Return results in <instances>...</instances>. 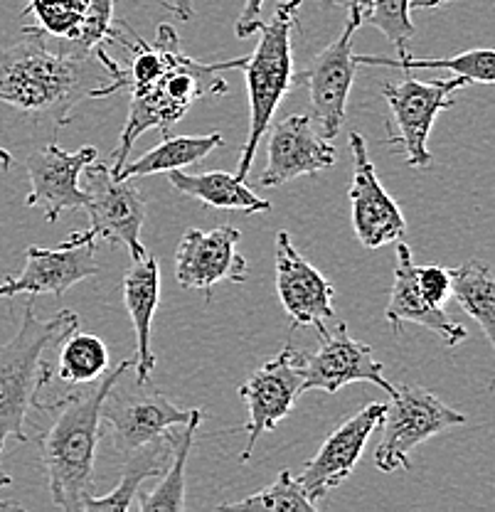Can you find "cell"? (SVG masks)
I'll use <instances>...</instances> for the list:
<instances>
[{"mask_svg":"<svg viewBox=\"0 0 495 512\" xmlns=\"http://www.w3.org/2000/svg\"><path fill=\"white\" fill-rule=\"evenodd\" d=\"M131 370L133 357L106 370L99 380L74 384L77 389H69L55 404L40 402L37 407L40 412L52 414V426L40 439V458L55 508L82 512V505L97 495L94 463L101 441V402L114 382Z\"/></svg>","mask_w":495,"mask_h":512,"instance_id":"6da1fadb","label":"cell"},{"mask_svg":"<svg viewBox=\"0 0 495 512\" xmlns=\"http://www.w3.org/2000/svg\"><path fill=\"white\" fill-rule=\"evenodd\" d=\"M25 40L0 52V101L35 121H52L65 126L74 106L99 82H109L106 67L97 52L74 57L69 52H52L45 32L23 25Z\"/></svg>","mask_w":495,"mask_h":512,"instance_id":"7a4b0ae2","label":"cell"},{"mask_svg":"<svg viewBox=\"0 0 495 512\" xmlns=\"http://www.w3.org/2000/svg\"><path fill=\"white\" fill-rule=\"evenodd\" d=\"M77 328L79 316L69 308L55 313L50 320L37 318L30 296L20 316L18 333L0 345V490L13 483L3 468L5 441H28L25 421L30 409L40 407L37 394L50 382V352L57 350V345ZM0 508H18V505L0 500Z\"/></svg>","mask_w":495,"mask_h":512,"instance_id":"3957f363","label":"cell"},{"mask_svg":"<svg viewBox=\"0 0 495 512\" xmlns=\"http://www.w3.org/2000/svg\"><path fill=\"white\" fill-rule=\"evenodd\" d=\"M303 0H284L274 8L269 20L259 23V45L244 62L242 72L247 77L249 92V133L239 153L237 178L247 183L257 156L259 141L274 119L284 96L294 84V30L298 28V10Z\"/></svg>","mask_w":495,"mask_h":512,"instance_id":"277c9868","label":"cell"},{"mask_svg":"<svg viewBox=\"0 0 495 512\" xmlns=\"http://www.w3.org/2000/svg\"><path fill=\"white\" fill-rule=\"evenodd\" d=\"M247 57L227 62H200L180 52L178 60L168 67V72L153 84L151 89L141 94H131L129 119H126L124 131L119 136V146L111 153V170L119 173L121 165L131 156L138 138L151 128H161L163 133L170 126L178 124L190 106L202 96H222L230 92V84L222 77L230 69H242Z\"/></svg>","mask_w":495,"mask_h":512,"instance_id":"5b68a950","label":"cell"},{"mask_svg":"<svg viewBox=\"0 0 495 512\" xmlns=\"http://www.w3.org/2000/svg\"><path fill=\"white\" fill-rule=\"evenodd\" d=\"M84 195L87 205L84 212L89 215L87 232H72L62 244L77 247V244H124L131 259H143L146 247L141 242L143 217H146V195L136 188L133 178H119L109 163L92 160L82 170Z\"/></svg>","mask_w":495,"mask_h":512,"instance_id":"8992f818","label":"cell"},{"mask_svg":"<svg viewBox=\"0 0 495 512\" xmlns=\"http://www.w3.org/2000/svg\"><path fill=\"white\" fill-rule=\"evenodd\" d=\"M392 404L382 414V439L375 448V466L382 473L409 471V456L424 441L434 439L451 426L466 424V414L446 407L429 389L399 384L390 392Z\"/></svg>","mask_w":495,"mask_h":512,"instance_id":"52a82bcc","label":"cell"},{"mask_svg":"<svg viewBox=\"0 0 495 512\" xmlns=\"http://www.w3.org/2000/svg\"><path fill=\"white\" fill-rule=\"evenodd\" d=\"M363 25V8L353 5L348 8V20H345L343 32L323 47L313 57L311 67L294 74V84H306L308 87V119L316 126L323 138H335L345 124V109H348V96L353 89L355 62L353 37Z\"/></svg>","mask_w":495,"mask_h":512,"instance_id":"ba28073f","label":"cell"},{"mask_svg":"<svg viewBox=\"0 0 495 512\" xmlns=\"http://www.w3.org/2000/svg\"><path fill=\"white\" fill-rule=\"evenodd\" d=\"M466 79H436V82H419L407 77L399 84H382L380 92L387 99L392 111V126L387 143L404 153L409 168H429L431 151L427 146L431 126L441 111L451 109V94L466 87Z\"/></svg>","mask_w":495,"mask_h":512,"instance_id":"9c48e42d","label":"cell"},{"mask_svg":"<svg viewBox=\"0 0 495 512\" xmlns=\"http://www.w3.org/2000/svg\"><path fill=\"white\" fill-rule=\"evenodd\" d=\"M318 340L321 345L316 352L296 350L303 392L321 389V392L335 394L353 382H372L385 389L387 394L395 389V384L382 375L385 367L375 360L370 345L355 340L343 320H338V325L326 335H318Z\"/></svg>","mask_w":495,"mask_h":512,"instance_id":"30bf717a","label":"cell"},{"mask_svg":"<svg viewBox=\"0 0 495 512\" xmlns=\"http://www.w3.org/2000/svg\"><path fill=\"white\" fill-rule=\"evenodd\" d=\"M242 232L232 224L202 232L188 229L175 254V279L183 288H195L210 301L212 288L222 281L242 284L249 279V264L237 252Z\"/></svg>","mask_w":495,"mask_h":512,"instance_id":"8fae6325","label":"cell"},{"mask_svg":"<svg viewBox=\"0 0 495 512\" xmlns=\"http://www.w3.org/2000/svg\"><path fill=\"white\" fill-rule=\"evenodd\" d=\"M303 394V377L298 370L296 348L286 345L274 360L259 367L247 382L239 387V397L249 407V421L244 424L247 431V446H244L242 461H249L254 446L266 431L276 429L279 421L291 414L298 397Z\"/></svg>","mask_w":495,"mask_h":512,"instance_id":"7c38bea8","label":"cell"},{"mask_svg":"<svg viewBox=\"0 0 495 512\" xmlns=\"http://www.w3.org/2000/svg\"><path fill=\"white\" fill-rule=\"evenodd\" d=\"M350 153H353V183H350L348 197L355 237L367 249H380L390 242H399L407 232V222L397 202L377 178L363 133H350Z\"/></svg>","mask_w":495,"mask_h":512,"instance_id":"4fadbf2b","label":"cell"},{"mask_svg":"<svg viewBox=\"0 0 495 512\" xmlns=\"http://www.w3.org/2000/svg\"><path fill=\"white\" fill-rule=\"evenodd\" d=\"M101 419L109 421L114 429L116 451L129 456L138 448L161 441L173 426L185 424L190 419V409L183 412L161 392H133L114 382L101 402Z\"/></svg>","mask_w":495,"mask_h":512,"instance_id":"5bb4252c","label":"cell"},{"mask_svg":"<svg viewBox=\"0 0 495 512\" xmlns=\"http://www.w3.org/2000/svg\"><path fill=\"white\" fill-rule=\"evenodd\" d=\"M276 293L294 328L311 325L318 328V335L328 333L326 320L335 318V288L303 259L286 229L276 234Z\"/></svg>","mask_w":495,"mask_h":512,"instance_id":"9a60e30c","label":"cell"},{"mask_svg":"<svg viewBox=\"0 0 495 512\" xmlns=\"http://www.w3.org/2000/svg\"><path fill=\"white\" fill-rule=\"evenodd\" d=\"M99 153L94 146H84L79 151L69 153L57 143H47L45 148H37L25 160L33 190L25 197L28 207H40L47 222H57L65 210H84L87 195H84L79 178L82 170Z\"/></svg>","mask_w":495,"mask_h":512,"instance_id":"2e32d148","label":"cell"},{"mask_svg":"<svg viewBox=\"0 0 495 512\" xmlns=\"http://www.w3.org/2000/svg\"><path fill=\"white\" fill-rule=\"evenodd\" d=\"M385 407L387 404L372 402L365 409H360L358 414L350 416L343 426H338L323 441L316 456L306 463V468L296 480L313 503L318 505L321 500H326L330 490L338 488L345 478H350L353 468L363 458L367 439L380 426Z\"/></svg>","mask_w":495,"mask_h":512,"instance_id":"e0dca14e","label":"cell"},{"mask_svg":"<svg viewBox=\"0 0 495 512\" xmlns=\"http://www.w3.org/2000/svg\"><path fill=\"white\" fill-rule=\"evenodd\" d=\"M101 271L97 261V244H77L55 249L28 247L25 266L18 276L0 281V298L10 296H65L72 286L92 279Z\"/></svg>","mask_w":495,"mask_h":512,"instance_id":"ac0fdd59","label":"cell"},{"mask_svg":"<svg viewBox=\"0 0 495 512\" xmlns=\"http://www.w3.org/2000/svg\"><path fill=\"white\" fill-rule=\"evenodd\" d=\"M266 168L259 178L264 188H279L301 175H316L338 160V151L323 138L308 116L291 114L279 124H269Z\"/></svg>","mask_w":495,"mask_h":512,"instance_id":"d6986e66","label":"cell"},{"mask_svg":"<svg viewBox=\"0 0 495 512\" xmlns=\"http://www.w3.org/2000/svg\"><path fill=\"white\" fill-rule=\"evenodd\" d=\"M414 261L412 249L399 239L397 242V266H395V284H392L390 303H387L385 318L392 325L395 335L404 333V325L414 323L429 328L431 333L439 335L449 348H456L468 338V330L456 323L444 306H431L427 298L419 293L417 281H414Z\"/></svg>","mask_w":495,"mask_h":512,"instance_id":"ffe728a7","label":"cell"},{"mask_svg":"<svg viewBox=\"0 0 495 512\" xmlns=\"http://www.w3.org/2000/svg\"><path fill=\"white\" fill-rule=\"evenodd\" d=\"M121 288H124L126 311H129L133 333H136V355H133L136 382L146 384L151 380L153 365H156V355L151 350L153 316H156L158 301H161V271H158L156 256L146 254L143 259H133Z\"/></svg>","mask_w":495,"mask_h":512,"instance_id":"44dd1931","label":"cell"},{"mask_svg":"<svg viewBox=\"0 0 495 512\" xmlns=\"http://www.w3.org/2000/svg\"><path fill=\"white\" fill-rule=\"evenodd\" d=\"M168 183L180 195L195 197V200L217 207V210H239L244 215L271 210L269 200L259 197L257 192L247 188L244 180H239L234 173H225V170H207V173L198 175L183 173V170H168Z\"/></svg>","mask_w":495,"mask_h":512,"instance_id":"7402d4cb","label":"cell"},{"mask_svg":"<svg viewBox=\"0 0 495 512\" xmlns=\"http://www.w3.org/2000/svg\"><path fill=\"white\" fill-rule=\"evenodd\" d=\"M202 409H190V419L180 424L178 434L165 431V441L170 446L173 461L165 466V476L151 493H143L138 500V510L143 512H178L185 510V468H188L190 448L200 429Z\"/></svg>","mask_w":495,"mask_h":512,"instance_id":"603a6c76","label":"cell"},{"mask_svg":"<svg viewBox=\"0 0 495 512\" xmlns=\"http://www.w3.org/2000/svg\"><path fill=\"white\" fill-rule=\"evenodd\" d=\"M225 146V138L220 131H212L207 136H168L141 158L126 160L116 175L119 178H148L156 173H168V170H183L188 165L200 163L210 156L215 148Z\"/></svg>","mask_w":495,"mask_h":512,"instance_id":"cb8c5ba5","label":"cell"},{"mask_svg":"<svg viewBox=\"0 0 495 512\" xmlns=\"http://www.w3.org/2000/svg\"><path fill=\"white\" fill-rule=\"evenodd\" d=\"M165 441V439H163ZM170 458V446L165 441H153V444L138 448L126 456L124 468H121V480L111 493L92 495L87 503L82 505V512H126L136 505V495L141 490V483L148 478H156L158 473L165 471Z\"/></svg>","mask_w":495,"mask_h":512,"instance_id":"d4e9b609","label":"cell"},{"mask_svg":"<svg viewBox=\"0 0 495 512\" xmlns=\"http://www.w3.org/2000/svg\"><path fill=\"white\" fill-rule=\"evenodd\" d=\"M451 296L478 325L491 345H495V276L488 261L468 259L449 269Z\"/></svg>","mask_w":495,"mask_h":512,"instance_id":"484cf974","label":"cell"},{"mask_svg":"<svg viewBox=\"0 0 495 512\" xmlns=\"http://www.w3.org/2000/svg\"><path fill=\"white\" fill-rule=\"evenodd\" d=\"M358 64H370V67H392V69H449L454 77H463L468 84H493L495 82V55L488 47L481 50H468L456 57H444V60H417L407 55L397 57H372V55H355Z\"/></svg>","mask_w":495,"mask_h":512,"instance_id":"4316f807","label":"cell"},{"mask_svg":"<svg viewBox=\"0 0 495 512\" xmlns=\"http://www.w3.org/2000/svg\"><path fill=\"white\" fill-rule=\"evenodd\" d=\"M109 370V348L94 333L72 330L57 345V377L74 384H87L99 380Z\"/></svg>","mask_w":495,"mask_h":512,"instance_id":"83f0119b","label":"cell"},{"mask_svg":"<svg viewBox=\"0 0 495 512\" xmlns=\"http://www.w3.org/2000/svg\"><path fill=\"white\" fill-rule=\"evenodd\" d=\"M222 510H271V512H313L318 505L303 493L301 483L291 476V471H281L279 478L269 488L249 495V498L234 500V503L222 505Z\"/></svg>","mask_w":495,"mask_h":512,"instance_id":"f1b7e54d","label":"cell"},{"mask_svg":"<svg viewBox=\"0 0 495 512\" xmlns=\"http://www.w3.org/2000/svg\"><path fill=\"white\" fill-rule=\"evenodd\" d=\"M409 13H412L409 0H367L363 8V25L367 23L380 30L392 42L397 55H407L409 42L417 37V28H414Z\"/></svg>","mask_w":495,"mask_h":512,"instance_id":"f546056e","label":"cell"},{"mask_svg":"<svg viewBox=\"0 0 495 512\" xmlns=\"http://www.w3.org/2000/svg\"><path fill=\"white\" fill-rule=\"evenodd\" d=\"M111 20H114V0H89L77 35L72 40H60V50L74 57L94 55L97 47L104 45L106 40H114L119 32L111 28Z\"/></svg>","mask_w":495,"mask_h":512,"instance_id":"4dcf8cb0","label":"cell"},{"mask_svg":"<svg viewBox=\"0 0 495 512\" xmlns=\"http://www.w3.org/2000/svg\"><path fill=\"white\" fill-rule=\"evenodd\" d=\"M87 3L89 0H30L23 10V18L35 15L37 25L33 28L57 40H72L82 23Z\"/></svg>","mask_w":495,"mask_h":512,"instance_id":"1f68e13d","label":"cell"},{"mask_svg":"<svg viewBox=\"0 0 495 512\" xmlns=\"http://www.w3.org/2000/svg\"><path fill=\"white\" fill-rule=\"evenodd\" d=\"M414 281H417L419 293L427 298L431 306H444L451 298L449 269H444V266H414Z\"/></svg>","mask_w":495,"mask_h":512,"instance_id":"d6a6232c","label":"cell"},{"mask_svg":"<svg viewBox=\"0 0 495 512\" xmlns=\"http://www.w3.org/2000/svg\"><path fill=\"white\" fill-rule=\"evenodd\" d=\"M266 0H244V8L239 13L237 23H234V32H237L239 40H247L257 32L259 23H262V8Z\"/></svg>","mask_w":495,"mask_h":512,"instance_id":"836d02e7","label":"cell"},{"mask_svg":"<svg viewBox=\"0 0 495 512\" xmlns=\"http://www.w3.org/2000/svg\"><path fill=\"white\" fill-rule=\"evenodd\" d=\"M168 8L173 10L175 18H180V20H193L195 18V8H193V3H190V0H170Z\"/></svg>","mask_w":495,"mask_h":512,"instance_id":"e575fe53","label":"cell"},{"mask_svg":"<svg viewBox=\"0 0 495 512\" xmlns=\"http://www.w3.org/2000/svg\"><path fill=\"white\" fill-rule=\"evenodd\" d=\"M454 0H409V8L412 10H434L441 8V5H449Z\"/></svg>","mask_w":495,"mask_h":512,"instance_id":"d590c367","label":"cell"},{"mask_svg":"<svg viewBox=\"0 0 495 512\" xmlns=\"http://www.w3.org/2000/svg\"><path fill=\"white\" fill-rule=\"evenodd\" d=\"M367 0H321L323 8H353V5H360V8H365Z\"/></svg>","mask_w":495,"mask_h":512,"instance_id":"8d00e7d4","label":"cell"},{"mask_svg":"<svg viewBox=\"0 0 495 512\" xmlns=\"http://www.w3.org/2000/svg\"><path fill=\"white\" fill-rule=\"evenodd\" d=\"M10 165H13V156H10V151L0 148V170H10Z\"/></svg>","mask_w":495,"mask_h":512,"instance_id":"74e56055","label":"cell"}]
</instances>
